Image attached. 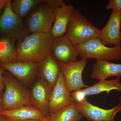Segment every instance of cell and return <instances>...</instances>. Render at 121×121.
<instances>
[{"label":"cell","instance_id":"31","mask_svg":"<svg viewBox=\"0 0 121 121\" xmlns=\"http://www.w3.org/2000/svg\"><path fill=\"white\" fill-rule=\"evenodd\" d=\"M1 9H0V15L1 12Z\"/></svg>","mask_w":121,"mask_h":121},{"label":"cell","instance_id":"7","mask_svg":"<svg viewBox=\"0 0 121 121\" xmlns=\"http://www.w3.org/2000/svg\"><path fill=\"white\" fill-rule=\"evenodd\" d=\"M87 61L86 59H81L73 62L59 64L60 72L70 93L89 87L84 84L82 78L83 71Z\"/></svg>","mask_w":121,"mask_h":121},{"label":"cell","instance_id":"24","mask_svg":"<svg viewBox=\"0 0 121 121\" xmlns=\"http://www.w3.org/2000/svg\"><path fill=\"white\" fill-rule=\"evenodd\" d=\"M5 70L0 65V93L5 89V84L4 73Z\"/></svg>","mask_w":121,"mask_h":121},{"label":"cell","instance_id":"29","mask_svg":"<svg viewBox=\"0 0 121 121\" xmlns=\"http://www.w3.org/2000/svg\"><path fill=\"white\" fill-rule=\"evenodd\" d=\"M24 121H40V120H26Z\"/></svg>","mask_w":121,"mask_h":121},{"label":"cell","instance_id":"16","mask_svg":"<svg viewBox=\"0 0 121 121\" xmlns=\"http://www.w3.org/2000/svg\"><path fill=\"white\" fill-rule=\"evenodd\" d=\"M60 71L59 64L52 54L39 63L38 73L40 78L52 90L58 80Z\"/></svg>","mask_w":121,"mask_h":121},{"label":"cell","instance_id":"3","mask_svg":"<svg viewBox=\"0 0 121 121\" xmlns=\"http://www.w3.org/2000/svg\"><path fill=\"white\" fill-rule=\"evenodd\" d=\"M99 30L87 19L82 13L74 9L65 35L74 45L82 44L98 38Z\"/></svg>","mask_w":121,"mask_h":121},{"label":"cell","instance_id":"30","mask_svg":"<svg viewBox=\"0 0 121 121\" xmlns=\"http://www.w3.org/2000/svg\"><path fill=\"white\" fill-rule=\"evenodd\" d=\"M119 101H120V103H121V96L120 99H119Z\"/></svg>","mask_w":121,"mask_h":121},{"label":"cell","instance_id":"20","mask_svg":"<svg viewBox=\"0 0 121 121\" xmlns=\"http://www.w3.org/2000/svg\"><path fill=\"white\" fill-rule=\"evenodd\" d=\"M76 103L63 108L46 117L44 121H80L84 117L76 108Z\"/></svg>","mask_w":121,"mask_h":121},{"label":"cell","instance_id":"26","mask_svg":"<svg viewBox=\"0 0 121 121\" xmlns=\"http://www.w3.org/2000/svg\"><path fill=\"white\" fill-rule=\"evenodd\" d=\"M2 92L0 93V112L1 111L3 110L2 102Z\"/></svg>","mask_w":121,"mask_h":121},{"label":"cell","instance_id":"6","mask_svg":"<svg viewBox=\"0 0 121 121\" xmlns=\"http://www.w3.org/2000/svg\"><path fill=\"white\" fill-rule=\"evenodd\" d=\"M54 19V11L42 0L33 10L25 24L29 33H49Z\"/></svg>","mask_w":121,"mask_h":121},{"label":"cell","instance_id":"8","mask_svg":"<svg viewBox=\"0 0 121 121\" xmlns=\"http://www.w3.org/2000/svg\"><path fill=\"white\" fill-rule=\"evenodd\" d=\"M76 103L68 90L64 78L60 71L58 80L50 95L49 115L69 105Z\"/></svg>","mask_w":121,"mask_h":121},{"label":"cell","instance_id":"27","mask_svg":"<svg viewBox=\"0 0 121 121\" xmlns=\"http://www.w3.org/2000/svg\"><path fill=\"white\" fill-rule=\"evenodd\" d=\"M7 117L4 116L0 115V121H5Z\"/></svg>","mask_w":121,"mask_h":121},{"label":"cell","instance_id":"10","mask_svg":"<svg viewBox=\"0 0 121 121\" xmlns=\"http://www.w3.org/2000/svg\"><path fill=\"white\" fill-rule=\"evenodd\" d=\"M51 54L59 64L77 61L78 53L74 44L64 35L53 37Z\"/></svg>","mask_w":121,"mask_h":121},{"label":"cell","instance_id":"2","mask_svg":"<svg viewBox=\"0 0 121 121\" xmlns=\"http://www.w3.org/2000/svg\"><path fill=\"white\" fill-rule=\"evenodd\" d=\"M4 75L5 87L2 96L3 110L32 106L30 91L8 72L5 71Z\"/></svg>","mask_w":121,"mask_h":121},{"label":"cell","instance_id":"1","mask_svg":"<svg viewBox=\"0 0 121 121\" xmlns=\"http://www.w3.org/2000/svg\"><path fill=\"white\" fill-rule=\"evenodd\" d=\"M53 37L51 33H34L26 36L16 47V62L39 63L51 54Z\"/></svg>","mask_w":121,"mask_h":121},{"label":"cell","instance_id":"15","mask_svg":"<svg viewBox=\"0 0 121 121\" xmlns=\"http://www.w3.org/2000/svg\"><path fill=\"white\" fill-rule=\"evenodd\" d=\"M74 9L72 5L66 4L64 2L60 7L53 10L55 19L50 33L54 38L65 35Z\"/></svg>","mask_w":121,"mask_h":121},{"label":"cell","instance_id":"13","mask_svg":"<svg viewBox=\"0 0 121 121\" xmlns=\"http://www.w3.org/2000/svg\"><path fill=\"white\" fill-rule=\"evenodd\" d=\"M121 78L112 80H100L92 86L70 93L71 97L76 103L84 101L87 96L98 94L105 92L108 94L111 91L116 90L121 92Z\"/></svg>","mask_w":121,"mask_h":121},{"label":"cell","instance_id":"4","mask_svg":"<svg viewBox=\"0 0 121 121\" xmlns=\"http://www.w3.org/2000/svg\"><path fill=\"white\" fill-rule=\"evenodd\" d=\"M75 46L81 59L108 61L121 59V45L108 47L102 43L98 38Z\"/></svg>","mask_w":121,"mask_h":121},{"label":"cell","instance_id":"23","mask_svg":"<svg viewBox=\"0 0 121 121\" xmlns=\"http://www.w3.org/2000/svg\"><path fill=\"white\" fill-rule=\"evenodd\" d=\"M43 1L53 10L60 7L64 2V1L63 0H43Z\"/></svg>","mask_w":121,"mask_h":121},{"label":"cell","instance_id":"25","mask_svg":"<svg viewBox=\"0 0 121 121\" xmlns=\"http://www.w3.org/2000/svg\"><path fill=\"white\" fill-rule=\"evenodd\" d=\"M9 0H0V9H2L6 6Z\"/></svg>","mask_w":121,"mask_h":121},{"label":"cell","instance_id":"14","mask_svg":"<svg viewBox=\"0 0 121 121\" xmlns=\"http://www.w3.org/2000/svg\"><path fill=\"white\" fill-rule=\"evenodd\" d=\"M52 91L48 85L40 78L35 83L30 92L32 106L40 110L47 117L49 116L48 106Z\"/></svg>","mask_w":121,"mask_h":121},{"label":"cell","instance_id":"21","mask_svg":"<svg viewBox=\"0 0 121 121\" xmlns=\"http://www.w3.org/2000/svg\"><path fill=\"white\" fill-rule=\"evenodd\" d=\"M42 1L41 0H11V8L15 13L23 19Z\"/></svg>","mask_w":121,"mask_h":121},{"label":"cell","instance_id":"17","mask_svg":"<svg viewBox=\"0 0 121 121\" xmlns=\"http://www.w3.org/2000/svg\"><path fill=\"white\" fill-rule=\"evenodd\" d=\"M121 77V64H116L106 60H97L93 65L91 78L100 80L110 77Z\"/></svg>","mask_w":121,"mask_h":121},{"label":"cell","instance_id":"12","mask_svg":"<svg viewBox=\"0 0 121 121\" xmlns=\"http://www.w3.org/2000/svg\"><path fill=\"white\" fill-rule=\"evenodd\" d=\"M0 65L18 81L23 83L31 82L38 73L39 63L16 62L11 63L0 64Z\"/></svg>","mask_w":121,"mask_h":121},{"label":"cell","instance_id":"5","mask_svg":"<svg viewBox=\"0 0 121 121\" xmlns=\"http://www.w3.org/2000/svg\"><path fill=\"white\" fill-rule=\"evenodd\" d=\"M11 2L9 0L3 13L0 15V35L21 41L29 32L22 18L13 11Z\"/></svg>","mask_w":121,"mask_h":121},{"label":"cell","instance_id":"11","mask_svg":"<svg viewBox=\"0 0 121 121\" xmlns=\"http://www.w3.org/2000/svg\"><path fill=\"white\" fill-rule=\"evenodd\" d=\"M121 10L112 12L108 22L103 28L99 30L98 39L106 46L121 45Z\"/></svg>","mask_w":121,"mask_h":121},{"label":"cell","instance_id":"9","mask_svg":"<svg viewBox=\"0 0 121 121\" xmlns=\"http://www.w3.org/2000/svg\"><path fill=\"white\" fill-rule=\"evenodd\" d=\"M76 107L88 121H114L116 115L121 111V103L111 109H105L92 105L86 98L76 103Z\"/></svg>","mask_w":121,"mask_h":121},{"label":"cell","instance_id":"18","mask_svg":"<svg viewBox=\"0 0 121 121\" xmlns=\"http://www.w3.org/2000/svg\"><path fill=\"white\" fill-rule=\"evenodd\" d=\"M0 115L19 121L27 120L44 121L47 117L40 110L32 106L21 107L11 110H2Z\"/></svg>","mask_w":121,"mask_h":121},{"label":"cell","instance_id":"22","mask_svg":"<svg viewBox=\"0 0 121 121\" xmlns=\"http://www.w3.org/2000/svg\"><path fill=\"white\" fill-rule=\"evenodd\" d=\"M107 9H112L115 12L121 10V0H110L106 7Z\"/></svg>","mask_w":121,"mask_h":121},{"label":"cell","instance_id":"28","mask_svg":"<svg viewBox=\"0 0 121 121\" xmlns=\"http://www.w3.org/2000/svg\"><path fill=\"white\" fill-rule=\"evenodd\" d=\"M5 121H19V120H16V119H12V118H9L7 117L6 120Z\"/></svg>","mask_w":121,"mask_h":121},{"label":"cell","instance_id":"19","mask_svg":"<svg viewBox=\"0 0 121 121\" xmlns=\"http://www.w3.org/2000/svg\"><path fill=\"white\" fill-rule=\"evenodd\" d=\"M16 41L13 38L0 35V64L16 62Z\"/></svg>","mask_w":121,"mask_h":121}]
</instances>
